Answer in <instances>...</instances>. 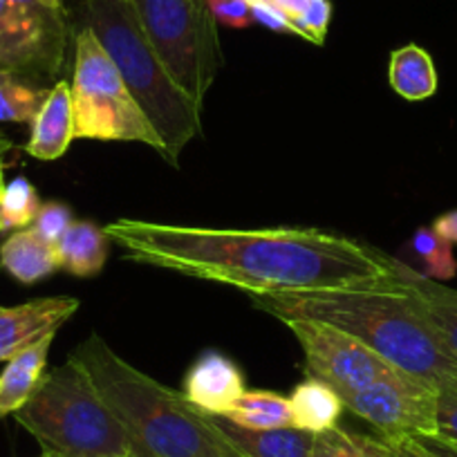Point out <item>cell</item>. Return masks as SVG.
<instances>
[{"instance_id":"obj_1","label":"cell","mask_w":457,"mask_h":457,"mask_svg":"<svg viewBox=\"0 0 457 457\" xmlns=\"http://www.w3.org/2000/svg\"><path fill=\"white\" fill-rule=\"evenodd\" d=\"M105 234L126 258L252 296L357 287L390 278L397 258L319 228H206L121 218Z\"/></svg>"},{"instance_id":"obj_2","label":"cell","mask_w":457,"mask_h":457,"mask_svg":"<svg viewBox=\"0 0 457 457\" xmlns=\"http://www.w3.org/2000/svg\"><path fill=\"white\" fill-rule=\"evenodd\" d=\"M256 310L283 320H320L359 338L397 370L433 386H457V357L411 294L390 278L370 285L252 296Z\"/></svg>"},{"instance_id":"obj_3","label":"cell","mask_w":457,"mask_h":457,"mask_svg":"<svg viewBox=\"0 0 457 457\" xmlns=\"http://www.w3.org/2000/svg\"><path fill=\"white\" fill-rule=\"evenodd\" d=\"M130 439L135 457H240L182 393L137 370L90 334L72 353Z\"/></svg>"},{"instance_id":"obj_4","label":"cell","mask_w":457,"mask_h":457,"mask_svg":"<svg viewBox=\"0 0 457 457\" xmlns=\"http://www.w3.org/2000/svg\"><path fill=\"white\" fill-rule=\"evenodd\" d=\"M81 21L99 38L135 104L160 135L164 160L178 164L184 146L200 137L202 108L162 63L139 23L133 0H83Z\"/></svg>"},{"instance_id":"obj_5","label":"cell","mask_w":457,"mask_h":457,"mask_svg":"<svg viewBox=\"0 0 457 457\" xmlns=\"http://www.w3.org/2000/svg\"><path fill=\"white\" fill-rule=\"evenodd\" d=\"M14 417L41 444L43 457L133 455L126 430L72 359L46 372Z\"/></svg>"},{"instance_id":"obj_6","label":"cell","mask_w":457,"mask_h":457,"mask_svg":"<svg viewBox=\"0 0 457 457\" xmlns=\"http://www.w3.org/2000/svg\"><path fill=\"white\" fill-rule=\"evenodd\" d=\"M70 90L74 108V137L146 144L164 157L160 135L135 104L120 70L99 38L83 25L74 43V77Z\"/></svg>"},{"instance_id":"obj_7","label":"cell","mask_w":457,"mask_h":457,"mask_svg":"<svg viewBox=\"0 0 457 457\" xmlns=\"http://www.w3.org/2000/svg\"><path fill=\"white\" fill-rule=\"evenodd\" d=\"M148 41L179 87L204 108L222 68L218 23L206 0H133Z\"/></svg>"},{"instance_id":"obj_8","label":"cell","mask_w":457,"mask_h":457,"mask_svg":"<svg viewBox=\"0 0 457 457\" xmlns=\"http://www.w3.org/2000/svg\"><path fill=\"white\" fill-rule=\"evenodd\" d=\"M68 47L65 12L41 0H0V72L56 74Z\"/></svg>"},{"instance_id":"obj_9","label":"cell","mask_w":457,"mask_h":457,"mask_svg":"<svg viewBox=\"0 0 457 457\" xmlns=\"http://www.w3.org/2000/svg\"><path fill=\"white\" fill-rule=\"evenodd\" d=\"M343 406L379 430L384 439L437 433V390L402 370L341 395Z\"/></svg>"},{"instance_id":"obj_10","label":"cell","mask_w":457,"mask_h":457,"mask_svg":"<svg viewBox=\"0 0 457 457\" xmlns=\"http://www.w3.org/2000/svg\"><path fill=\"white\" fill-rule=\"evenodd\" d=\"M305 353V368L310 377L332 386L337 395L354 393L372 381L397 370L372 353L359 338L320 320H283Z\"/></svg>"},{"instance_id":"obj_11","label":"cell","mask_w":457,"mask_h":457,"mask_svg":"<svg viewBox=\"0 0 457 457\" xmlns=\"http://www.w3.org/2000/svg\"><path fill=\"white\" fill-rule=\"evenodd\" d=\"M79 298H34L16 307H0V363L34 348L43 338L54 337L79 310Z\"/></svg>"},{"instance_id":"obj_12","label":"cell","mask_w":457,"mask_h":457,"mask_svg":"<svg viewBox=\"0 0 457 457\" xmlns=\"http://www.w3.org/2000/svg\"><path fill=\"white\" fill-rule=\"evenodd\" d=\"M245 393L243 372L220 353H206L184 377V397L204 415H227Z\"/></svg>"},{"instance_id":"obj_13","label":"cell","mask_w":457,"mask_h":457,"mask_svg":"<svg viewBox=\"0 0 457 457\" xmlns=\"http://www.w3.org/2000/svg\"><path fill=\"white\" fill-rule=\"evenodd\" d=\"M74 139L77 137H74L72 90L68 81H59L47 92L46 101L32 120V133L25 144V153L34 160L54 162L68 151Z\"/></svg>"},{"instance_id":"obj_14","label":"cell","mask_w":457,"mask_h":457,"mask_svg":"<svg viewBox=\"0 0 457 457\" xmlns=\"http://www.w3.org/2000/svg\"><path fill=\"white\" fill-rule=\"evenodd\" d=\"M211 426L222 435L240 457H312L314 435L307 430L287 428L253 430L234 424L222 415H206Z\"/></svg>"},{"instance_id":"obj_15","label":"cell","mask_w":457,"mask_h":457,"mask_svg":"<svg viewBox=\"0 0 457 457\" xmlns=\"http://www.w3.org/2000/svg\"><path fill=\"white\" fill-rule=\"evenodd\" d=\"M397 280L403 285L412 301L420 305V310L428 316L430 323L439 329L448 348L457 357V289L448 285L437 283L433 278H426L412 267L397 261Z\"/></svg>"},{"instance_id":"obj_16","label":"cell","mask_w":457,"mask_h":457,"mask_svg":"<svg viewBox=\"0 0 457 457\" xmlns=\"http://www.w3.org/2000/svg\"><path fill=\"white\" fill-rule=\"evenodd\" d=\"M0 267L23 285L38 283L61 270L54 245L43 240L32 227L19 228L0 245Z\"/></svg>"},{"instance_id":"obj_17","label":"cell","mask_w":457,"mask_h":457,"mask_svg":"<svg viewBox=\"0 0 457 457\" xmlns=\"http://www.w3.org/2000/svg\"><path fill=\"white\" fill-rule=\"evenodd\" d=\"M110 243L112 240L99 224L90 222V220H74L68 231L61 236L59 243L54 245L59 267L70 274L81 276V278L96 276L104 270Z\"/></svg>"},{"instance_id":"obj_18","label":"cell","mask_w":457,"mask_h":457,"mask_svg":"<svg viewBox=\"0 0 457 457\" xmlns=\"http://www.w3.org/2000/svg\"><path fill=\"white\" fill-rule=\"evenodd\" d=\"M52 341L54 337H47L34 348L16 354L14 359L7 361L5 370L0 372V420L21 411L34 395V390L38 388L43 375H46Z\"/></svg>"},{"instance_id":"obj_19","label":"cell","mask_w":457,"mask_h":457,"mask_svg":"<svg viewBox=\"0 0 457 457\" xmlns=\"http://www.w3.org/2000/svg\"><path fill=\"white\" fill-rule=\"evenodd\" d=\"M390 87L406 101H424L437 92L439 79L433 56L417 43L399 47L388 61Z\"/></svg>"},{"instance_id":"obj_20","label":"cell","mask_w":457,"mask_h":457,"mask_svg":"<svg viewBox=\"0 0 457 457\" xmlns=\"http://www.w3.org/2000/svg\"><path fill=\"white\" fill-rule=\"evenodd\" d=\"M289 403H292L294 426L312 435L334 428L338 424L343 408H345L337 390L323 381L314 379V377L294 388Z\"/></svg>"},{"instance_id":"obj_21","label":"cell","mask_w":457,"mask_h":457,"mask_svg":"<svg viewBox=\"0 0 457 457\" xmlns=\"http://www.w3.org/2000/svg\"><path fill=\"white\" fill-rule=\"evenodd\" d=\"M224 417L234 421V424L253 430L287 428V426H294L289 397L267 393V390H245L238 402L234 403V408Z\"/></svg>"},{"instance_id":"obj_22","label":"cell","mask_w":457,"mask_h":457,"mask_svg":"<svg viewBox=\"0 0 457 457\" xmlns=\"http://www.w3.org/2000/svg\"><path fill=\"white\" fill-rule=\"evenodd\" d=\"M46 87H37L21 74L0 72V121L32 124L47 96Z\"/></svg>"},{"instance_id":"obj_23","label":"cell","mask_w":457,"mask_h":457,"mask_svg":"<svg viewBox=\"0 0 457 457\" xmlns=\"http://www.w3.org/2000/svg\"><path fill=\"white\" fill-rule=\"evenodd\" d=\"M41 209V200L34 184L25 178L12 179L0 193V234L32 227Z\"/></svg>"},{"instance_id":"obj_24","label":"cell","mask_w":457,"mask_h":457,"mask_svg":"<svg viewBox=\"0 0 457 457\" xmlns=\"http://www.w3.org/2000/svg\"><path fill=\"white\" fill-rule=\"evenodd\" d=\"M411 245L415 256L424 265V271H420V274H424L426 278L437 280V283H446V280L455 278L457 261L453 256L451 243L444 240L433 227L417 228Z\"/></svg>"},{"instance_id":"obj_25","label":"cell","mask_w":457,"mask_h":457,"mask_svg":"<svg viewBox=\"0 0 457 457\" xmlns=\"http://www.w3.org/2000/svg\"><path fill=\"white\" fill-rule=\"evenodd\" d=\"M312 457H377L370 437L354 435L338 426L314 435Z\"/></svg>"},{"instance_id":"obj_26","label":"cell","mask_w":457,"mask_h":457,"mask_svg":"<svg viewBox=\"0 0 457 457\" xmlns=\"http://www.w3.org/2000/svg\"><path fill=\"white\" fill-rule=\"evenodd\" d=\"M329 21H332V3L329 0H307V7L296 21H292L296 37L323 46L328 37Z\"/></svg>"},{"instance_id":"obj_27","label":"cell","mask_w":457,"mask_h":457,"mask_svg":"<svg viewBox=\"0 0 457 457\" xmlns=\"http://www.w3.org/2000/svg\"><path fill=\"white\" fill-rule=\"evenodd\" d=\"M72 222V209L68 204H63V202H46L38 209L32 228L43 240H47L50 245H56Z\"/></svg>"},{"instance_id":"obj_28","label":"cell","mask_w":457,"mask_h":457,"mask_svg":"<svg viewBox=\"0 0 457 457\" xmlns=\"http://www.w3.org/2000/svg\"><path fill=\"white\" fill-rule=\"evenodd\" d=\"M206 7L215 23H222L227 28L245 29L253 25L252 5L247 0H206Z\"/></svg>"},{"instance_id":"obj_29","label":"cell","mask_w":457,"mask_h":457,"mask_svg":"<svg viewBox=\"0 0 457 457\" xmlns=\"http://www.w3.org/2000/svg\"><path fill=\"white\" fill-rule=\"evenodd\" d=\"M437 433L446 442L457 444V386L437 390Z\"/></svg>"},{"instance_id":"obj_30","label":"cell","mask_w":457,"mask_h":457,"mask_svg":"<svg viewBox=\"0 0 457 457\" xmlns=\"http://www.w3.org/2000/svg\"><path fill=\"white\" fill-rule=\"evenodd\" d=\"M253 23L262 25V28L271 29L278 34H296L294 23L274 5V3H261V5H252Z\"/></svg>"},{"instance_id":"obj_31","label":"cell","mask_w":457,"mask_h":457,"mask_svg":"<svg viewBox=\"0 0 457 457\" xmlns=\"http://www.w3.org/2000/svg\"><path fill=\"white\" fill-rule=\"evenodd\" d=\"M372 451L377 457H426L411 439H372Z\"/></svg>"},{"instance_id":"obj_32","label":"cell","mask_w":457,"mask_h":457,"mask_svg":"<svg viewBox=\"0 0 457 457\" xmlns=\"http://www.w3.org/2000/svg\"><path fill=\"white\" fill-rule=\"evenodd\" d=\"M411 439L426 457H457V444L446 442L439 435H412Z\"/></svg>"},{"instance_id":"obj_33","label":"cell","mask_w":457,"mask_h":457,"mask_svg":"<svg viewBox=\"0 0 457 457\" xmlns=\"http://www.w3.org/2000/svg\"><path fill=\"white\" fill-rule=\"evenodd\" d=\"M433 228L442 236L444 240H448L451 245H457V209L439 215V218L433 222Z\"/></svg>"},{"instance_id":"obj_34","label":"cell","mask_w":457,"mask_h":457,"mask_svg":"<svg viewBox=\"0 0 457 457\" xmlns=\"http://www.w3.org/2000/svg\"><path fill=\"white\" fill-rule=\"evenodd\" d=\"M270 3H274L289 21H296L307 7V0H270Z\"/></svg>"},{"instance_id":"obj_35","label":"cell","mask_w":457,"mask_h":457,"mask_svg":"<svg viewBox=\"0 0 457 457\" xmlns=\"http://www.w3.org/2000/svg\"><path fill=\"white\" fill-rule=\"evenodd\" d=\"M43 5L50 7V10H56V12H65L63 10V0H41Z\"/></svg>"},{"instance_id":"obj_36","label":"cell","mask_w":457,"mask_h":457,"mask_svg":"<svg viewBox=\"0 0 457 457\" xmlns=\"http://www.w3.org/2000/svg\"><path fill=\"white\" fill-rule=\"evenodd\" d=\"M3 187H5V178H3V164H0V193H3Z\"/></svg>"},{"instance_id":"obj_37","label":"cell","mask_w":457,"mask_h":457,"mask_svg":"<svg viewBox=\"0 0 457 457\" xmlns=\"http://www.w3.org/2000/svg\"><path fill=\"white\" fill-rule=\"evenodd\" d=\"M249 5H261V3H270V0H247Z\"/></svg>"},{"instance_id":"obj_38","label":"cell","mask_w":457,"mask_h":457,"mask_svg":"<svg viewBox=\"0 0 457 457\" xmlns=\"http://www.w3.org/2000/svg\"><path fill=\"white\" fill-rule=\"evenodd\" d=\"M126 457H135V455H126Z\"/></svg>"}]
</instances>
